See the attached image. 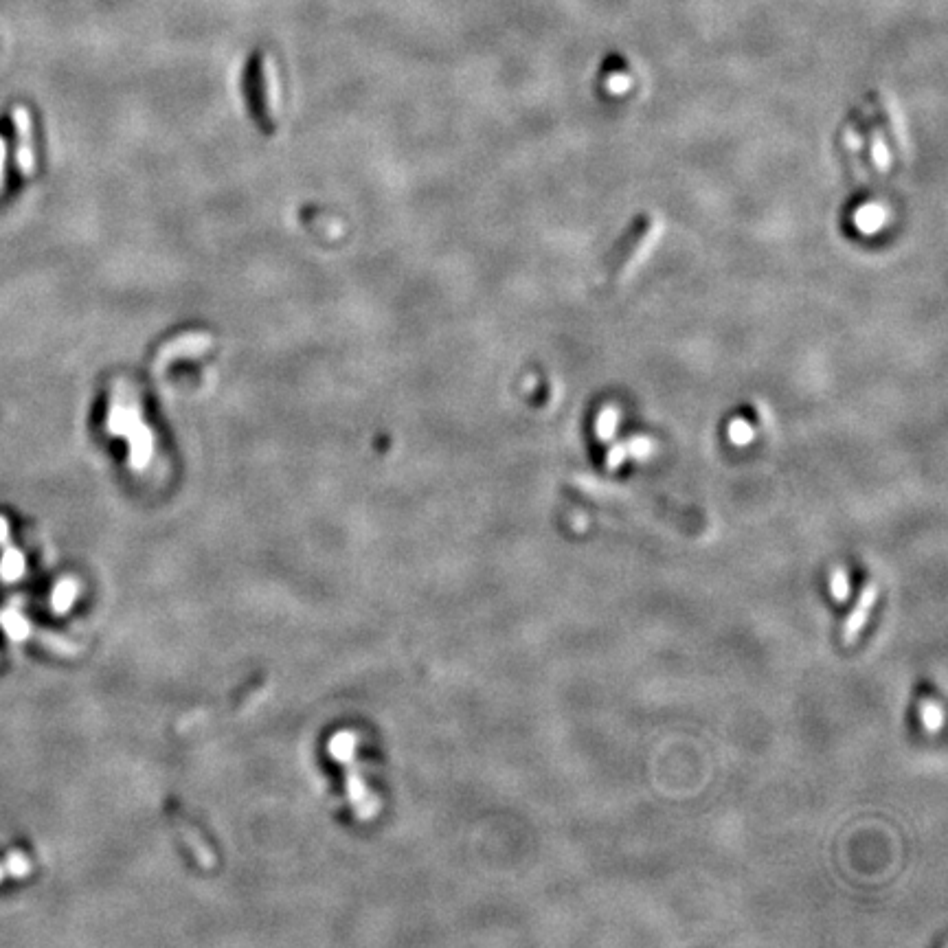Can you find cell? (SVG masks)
Wrapping results in <instances>:
<instances>
[{
	"mask_svg": "<svg viewBox=\"0 0 948 948\" xmlns=\"http://www.w3.org/2000/svg\"><path fill=\"white\" fill-rule=\"evenodd\" d=\"M920 720H922V727L927 729L929 733H938L942 731L944 727V709L938 701H933V698H924L922 705H920Z\"/></svg>",
	"mask_w": 948,
	"mask_h": 948,
	"instance_id": "obj_5",
	"label": "cell"
},
{
	"mask_svg": "<svg viewBox=\"0 0 948 948\" xmlns=\"http://www.w3.org/2000/svg\"><path fill=\"white\" fill-rule=\"evenodd\" d=\"M330 751H332V755L336 760L347 762L354 753V736H349V733H341V736H336L330 744Z\"/></svg>",
	"mask_w": 948,
	"mask_h": 948,
	"instance_id": "obj_10",
	"label": "cell"
},
{
	"mask_svg": "<svg viewBox=\"0 0 948 948\" xmlns=\"http://www.w3.org/2000/svg\"><path fill=\"white\" fill-rule=\"evenodd\" d=\"M0 624H3L7 637L14 641H22L29 637V622L20 613L7 611L3 617H0Z\"/></svg>",
	"mask_w": 948,
	"mask_h": 948,
	"instance_id": "obj_7",
	"label": "cell"
},
{
	"mask_svg": "<svg viewBox=\"0 0 948 948\" xmlns=\"http://www.w3.org/2000/svg\"><path fill=\"white\" fill-rule=\"evenodd\" d=\"M876 600H878V586L876 584H865L859 602H856V606L852 608V613L848 615V619H845V624H843L841 637H843L845 643H854L856 639L861 637L863 628L869 622V611L874 608Z\"/></svg>",
	"mask_w": 948,
	"mask_h": 948,
	"instance_id": "obj_3",
	"label": "cell"
},
{
	"mask_svg": "<svg viewBox=\"0 0 948 948\" xmlns=\"http://www.w3.org/2000/svg\"><path fill=\"white\" fill-rule=\"evenodd\" d=\"M3 867H5V872L9 876H14V878H25L29 874V869H31V863L29 859L22 852H9L7 854V859L3 861Z\"/></svg>",
	"mask_w": 948,
	"mask_h": 948,
	"instance_id": "obj_9",
	"label": "cell"
},
{
	"mask_svg": "<svg viewBox=\"0 0 948 948\" xmlns=\"http://www.w3.org/2000/svg\"><path fill=\"white\" fill-rule=\"evenodd\" d=\"M349 797H352L354 801H360L365 797V788H363V784H360L358 777H354V780L349 782Z\"/></svg>",
	"mask_w": 948,
	"mask_h": 948,
	"instance_id": "obj_11",
	"label": "cell"
},
{
	"mask_svg": "<svg viewBox=\"0 0 948 948\" xmlns=\"http://www.w3.org/2000/svg\"><path fill=\"white\" fill-rule=\"evenodd\" d=\"M9 540V523L5 516H0V545H7Z\"/></svg>",
	"mask_w": 948,
	"mask_h": 948,
	"instance_id": "obj_13",
	"label": "cell"
},
{
	"mask_svg": "<svg viewBox=\"0 0 948 948\" xmlns=\"http://www.w3.org/2000/svg\"><path fill=\"white\" fill-rule=\"evenodd\" d=\"M27 569V560L22 556V551L7 547L0 556V578L5 582H18L22 575H25Z\"/></svg>",
	"mask_w": 948,
	"mask_h": 948,
	"instance_id": "obj_4",
	"label": "cell"
},
{
	"mask_svg": "<svg viewBox=\"0 0 948 948\" xmlns=\"http://www.w3.org/2000/svg\"><path fill=\"white\" fill-rule=\"evenodd\" d=\"M659 235V224L648 213L635 218V222L630 224L628 231L622 235V240L617 242L613 248V253L606 259V279L615 284L622 277L630 273V266L637 264V259L648 253V248L652 242L657 240Z\"/></svg>",
	"mask_w": 948,
	"mask_h": 948,
	"instance_id": "obj_1",
	"label": "cell"
},
{
	"mask_svg": "<svg viewBox=\"0 0 948 948\" xmlns=\"http://www.w3.org/2000/svg\"><path fill=\"white\" fill-rule=\"evenodd\" d=\"M850 591H852V584H850L848 571H845V569H834V571H832V578H830V593H832L834 600H837L839 604L848 602Z\"/></svg>",
	"mask_w": 948,
	"mask_h": 948,
	"instance_id": "obj_8",
	"label": "cell"
},
{
	"mask_svg": "<svg viewBox=\"0 0 948 948\" xmlns=\"http://www.w3.org/2000/svg\"><path fill=\"white\" fill-rule=\"evenodd\" d=\"M14 126L18 137L16 148V163L20 172L25 176H33L36 172V152H33V132H31V115L25 106L14 108Z\"/></svg>",
	"mask_w": 948,
	"mask_h": 948,
	"instance_id": "obj_2",
	"label": "cell"
},
{
	"mask_svg": "<svg viewBox=\"0 0 948 948\" xmlns=\"http://www.w3.org/2000/svg\"><path fill=\"white\" fill-rule=\"evenodd\" d=\"M5 154H7V145H5V139L0 137V187H3V174H5Z\"/></svg>",
	"mask_w": 948,
	"mask_h": 948,
	"instance_id": "obj_12",
	"label": "cell"
},
{
	"mask_svg": "<svg viewBox=\"0 0 948 948\" xmlns=\"http://www.w3.org/2000/svg\"><path fill=\"white\" fill-rule=\"evenodd\" d=\"M5 876H7V872H5V867H3V863H0V883H3V880H5Z\"/></svg>",
	"mask_w": 948,
	"mask_h": 948,
	"instance_id": "obj_14",
	"label": "cell"
},
{
	"mask_svg": "<svg viewBox=\"0 0 948 948\" xmlns=\"http://www.w3.org/2000/svg\"><path fill=\"white\" fill-rule=\"evenodd\" d=\"M75 597H77V584H75L73 580L66 578V580H62V582L53 589L51 606H53L58 613H66V611H69V608L75 604Z\"/></svg>",
	"mask_w": 948,
	"mask_h": 948,
	"instance_id": "obj_6",
	"label": "cell"
}]
</instances>
